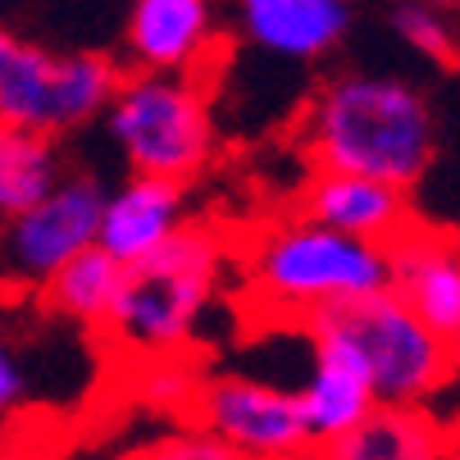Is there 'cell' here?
<instances>
[{
  "instance_id": "6da1fadb",
  "label": "cell",
  "mask_w": 460,
  "mask_h": 460,
  "mask_svg": "<svg viewBox=\"0 0 460 460\" xmlns=\"http://www.w3.org/2000/svg\"><path fill=\"white\" fill-rule=\"evenodd\" d=\"M301 146L314 169H347L415 191L438 155L433 105L406 78L338 74L301 119Z\"/></svg>"
},
{
  "instance_id": "7a4b0ae2",
  "label": "cell",
  "mask_w": 460,
  "mask_h": 460,
  "mask_svg": "<svg viewBox=\"0 0 460 460\" xmlns=\"http://www.w3.org/2000/svg\"><path fill=\"white\" fill-rule=\"evenodd\" d=\"M233 242L210 224H182L119 270L114 301L96 323L101 342L128 365L178 360L224 283Z\"/></svg>"
},
{
  "instance_id": "3957f363",
  "label": "cell",
  "mask_w": 460,
  "mask_h": 460,
  "mask_svg": "<svg viewBox=\"0 0 460 460\" xmlns=\"http://www.w3.org/2000/svg\"><path fill=\"white\" fill-rule=\"evenodd\" d=\"M242 270L251 310L301 328L323 305L387 288V251L288 210L242 242Z\"/></svg>"
},
{
  "instance_id": "277c9868",
  "label": "cell",
  "mask_w": 460,
  "mask_h": 460,
  "mask_svg": "<svg viewBox=\"0 0 460 460\" xmlns=\"http://www.w3.org/2000/svg\"><path fill=\"white\" fill-rule=\"evenodd\" d=\"M301 333L342 342L360 360L374 402L383 406H424L456 378L451 342L438 338L392 288L314 310Z\"/></svg>"
},
{
  "instance_id": "5b68a950",
  "label": "cell",
  "mask_w": 460,
  "mask_h": 460,
  "mask_svg": "<svg viewBox=\"0 0 460 460\" xmlns=\"http://www.w3.org/2000/svg\"><path fill=\"white\" fill-rule=\"evenodd\" d=\"M105 123L123 160L133 164V173L191 182L196 173L210 169L219 151V133H215L201 78H187V74L123 69L105 105Z\"/></svg>"
},
{
  "instance_id": "8992f818",
  "label": "cell",
  "mask_w": 460,
  "mask_h": 460,
  "mask_svg": "<svg viewBox=\"0 0 460 460\" xmlns=\"http://www.w3.org/2000/svg\"><path fill=\"white\" fill-rule=\"evenodd\" d=\"M182 420L210 429L246 460H296L314 451L296 392L260 383L246 374H210L196 378Z\"/></svg>"
},
{
  "instance_id": "52a82bcc",
  "label": "cell",
  "mask_w": 460,
  "mask_h": 460,
  "mask_svg": "<svg viewBox=\"0 0 460 460\" xmlns=\"http://www.w3.org/2000/svg\"><path fill=\"white\" fill-rule=\"evenodd\" d=\"M105 182L96 173H59L55 187L0 228V251L19 283L41 288L64 260L96 242Z\"/></svg>"
},
{
  "instance_id": "ba28073f",
  "label": "cell",
  "mask_w": 460,
  "mask_h": 460,
  "mask_svg": "<svg viewBox=\"0 0 460 460\" xmlns=\"http://www.w3.org/2000/svg\"><path fill=\"white\" fill-rule=\"evenodd\" d=\"M387 251V288L397 292L438 338L460 333V233L406 224L397 237L383 242Z\"/></svg>"
},
{
  "instance_id": "9c48e42d",
  "label": "cell",
  "mask_w": 460,
  "mask_h": 460,
  "mask_svg": "<svg viewBox=\"0 0 460 460\" xmlns=\"http://www.w3.org/2000/svg\"><path fill=\"white\" fill-rule=\"evenodd\" d=\"M123 41L133 69H151V74L201 78L224 55L215 0H133Z\"/></svg>"
},
{
  "instance_id": "30bf717a",
  "label": "cell",
  "mask_w": 460,
  "mask_h": 460,
  "mask_svg": "<svg viewBox=\"0 0 460 460\" xmlns=\"http://www.w3.org/2000/svg\"><path fill=\"white\" fill-rule=\"evenodd\" d=\"M292 210L323 228H338V233H351L378 246L415 219L411 191L392 187L383 178L347 173V169H310V178L292 196Z\"/></svg>"
},
{
  "instance_id": "8fae6325",
  "label": "cell",
  "mask_w": 460,
  "mask_h": 460,
  "mask_svg": "<svg viewBox=\"0 0 460 460\" xmlns=\"http://www.w3.org/2000/svg\"><path fill=\"white\" fill-rule=\"evenodd\" d=\"M187 224V182L133 173L119 191H105L96 246H105L119 265L160 246L173 228Z\"/></svg>"
},
{
  "instance_id": "7c38bea8",
  "label": "cell",
  "mask_w": 460,
  "mask_h": 460,
  "mask_svg": "<svg viewBox=\"0 0 460 460\" xmlns=\"http://www.w3.org/2000/svg\"><path fill=\"white\" fill-rule=\"evenodd\" d=\"M242 32L279 59H323L351 28V0H237Z\"/></svg>"
},
{
  "instance_id": "4fadbf2b",
  "label": "cell",
  "mask_w": 460,
  "mask_h": 460,
  "mask_svg": "<svg viewBox=\"0 0 460 460\" xmlns=\"http://www.w3.org/2000/svg\"><path fill=\"white\" fill-rule=\"evenodd\" d=\"M310 342H314V369H310L305 387L296 392V402H301L310 442L323 447L338 433H347L351 424H360L378 402H374V387H369L360 360L342 342H333V338H310Z\"/></svg>"
},
{
  "instance_id": "5bb4252c",
  "label": "cell",
  "mask_w": 460,
  "mask_h": 460,
  "mask_svg": "<svg viewBox=\"0 0 460 460\" xmlns=\"http://www.w3.org/2000/svg\"><path fill=\"white\" fill-rule=\"evenodd\" d=\"M319 460H451L442 424L424 406H374L360 424L314 447Z\"/></svg>"
},
{
  "instance_id": "9a60e30c",
  "label": "cell",
  "mask_w": 460,
  "mask_h": 460,
  "mask_svg": "<svg viewBox=\"0 0 460 460\" xmlns=\"http://www.w3.org/2000/svg\"><path fill=\"white\" fill-rule=\"evenodd\" d=\"M0 123L55 137V55L0 28Z\"/></svg>"
},
{
  "instance_id": "2e32d148",
  "label": "cell",
  "mask_w": 460,
  "mask_h": 460,
  "mask_svg": "<svg viewBox=\"0 0 460 460\" xmlns=\"http://www.w3.org/2000/svg\"><path fill=\"white\" fill-rule=\"evenodd\" d=\"M59 173H64V160L50 133L0 123V228L14 215H23L32 201H41Z\"/></svg>"
},
{
  "instance_id": "e0dca14e",
  "label": "cell",
  "mask_w": 460,
  "mask_h": 460,
  "mask_svg": "<svg viewBox=\"0 0 460 460\" xmlns=\"http://www.w3.org/2000/svg\"><path fill=\"white\" fill-rule=\"evenodd\" d=\"M119 260L105 251V246H83L78 255H69L64 265L41 283V301L64 314V319H74L83 328H96L114 301V288H119Z\"/></svg>"
},
{
  "instance_id": "ac0fdd59",
  "label": "cell",
  "mask_w": 460,
  "mask_h": 460,
  "mask_svg": "<svg viewBox=\"0 0 460 460\" xmlns=\"http://www.w3.org/2000/svg\"><path fill=\"white\" fill-rule=\"evenodd\" d=\"M119 78H123V64L101 50L55 55V133H69L78 123L101 119Z\"/></svg>"
},
{
  "instance_id": "d6986e66",
  "label": "cell",
  "mask_w": 460,
  "mask_h": 460,
  "mask_svg": "<svg viewBox=\"0 0 460 460\" xmlns=\"http://www.w3.org/2000/svg\"><path fill=\"white\" fill-rule=\"evenodd\" d=\"M392 23H397V32L424 50L433 64H442V69H456L460 64V41L447 23V10H433V5H420V0H406V5L392 14Z\"/></svg>"
},
{
  "instance_id": "ffe728a7",
  "label": "cell",
  "mask_w": 460,
  "mask_h": 460,
  "mask_svg": "<svg viewBox=\"0 0 460 460\" xmlns=\"http://www.w3.org/2000/svg\"><path fill=\"white\" fill-rule=\"evenodd\" d=\"M123 460H246L237 447H228L224 438H215L201 424H182L173 433H160L151 442H142L137 451H128Z\"/></svg>"
},
{
  "instance_id": "44dd1931",
  "label": "cell",
  "mask_w": 460,
  "mask_h": 460,
  "mask_svg": "<svg viewBox=\"0 0 460 460\" xmlns=\"http://www.w3.org/2000/svg\"><path fill=\"white\" fill-rule=\"evenodd\" d=\"M28 397V374H23V360L14 356L10 338L0 333V424H10L14 411L23 406Z\"/></svg>"
},
{
  "instance_id": "7402d4cb",
  "label": "cell",
  "mask_w": 460,
  "mask_h": 460,
  "mask_svg": "<svg viewBox=\"0 0 460 460\" xmlns=\"http://www.w3.org/2000/svg\"><path fill=\"white\" fill-rule=\"evenodd\" d=\"M0 460H37L32 451H23L19 442H0Z\"/></svg>"
},
{
  "instance_id": "603a6c76",
  "label": "cell",
  "mask_w": 460,
  "mask_h": 460,
  "mask_svg": "<svg viewBox=\"0 0 460 460\" xmlns=\"http://www.w3.org/2000/svg\"><path fill=\"white\" fill-rule=\"evenodd\" d=\"M420 5H433V10H447V14H456V10H460V0H420Z\"/></svg>"
},
{
  "instance_id": "cb8c5ba5",
  "label": "cell",
  "mask_w": 460,
  "mask_h": 460,
  "mask_svg": "<svg viewBox=\"0 0 460 460\" xmlns=\"http://www.w3.org/2000/svg\"><path fill=\"white\" fill-rule=\"evenodd\" d=\"M451 356H456V369H460V333L451 338Z\"/></svg>"
},
{
  "instance_id": "d4e9b609",
  "label": "cell",
  "mask_w": 460,
  "mask_h": 460,
  "mask_svg": "<svg viewBox=\"0 0 460 460\" xmlns=\"http://www.w3.org/2000/svg\"><path fill=\"white\" fill-rule=\"evenodd\" d=\"M296 460H319V456H314V451H305V456H296Z\"/></svg>"
}]
</instances>
